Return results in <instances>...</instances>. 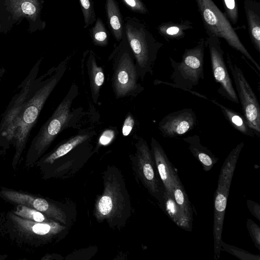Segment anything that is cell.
<instances>
[{
	"label": "cell",
	"mask_w": 260,
	"mask_h": 260,
	"mask_svg": "<svg viewBox=\"0 0 260 260\" xmlns=\"http://www.w3.org/2000/svg\"><path fill=\"white\" fill-rule=\"evenodd\" d=\"M71 58L68 56L56 67L34 78L14 124L11 143L16 147V157L21 155L49 96L63 76Z\"/></svg>",
	"instance_id": "obj_1"
},
{
	"label": "cell",
	"mask_w": 260,
	"mask_h": 260,
	"mask_svg": "<svg viewBox=\"0 0 260 260\" xmlns=\"http://www.w3.org/2000/svg\"><path fill=\"white\" fill-rule=\"evenodd\" d=\"M104 189L96 199L94 215L99 221H106L112 228L123 226L131 215L128 191L120 171L108 166L103 175Z\"/></svg>",
	"instance_id": "obj_2"
},
{
	"label": "cell",
	"mask_w": 260,
	"mask_h": 260,
	"mask_svg": "<svg viewBox=\"0 0 260 260\" xmlns=\"http://www.w3.org/2000/svg\"><path fill=\"white\" fill-rule=\"evenodd\" d=\"M78 93V86L73 84L66 95L32 140L28 152L29 158L36 159L42 155L63 129L71 127L77 122L82 109L73 110L72 105Z\"/></svg>",
	"instance_id": "obj_3"
},
{
	"label": "cell",
	"mask_w": 260,
	"mask_h": 260,
	"mask_svg": "<svg viewBox=\"0 0 260 260\" xmlns=\"http://www.w3.org/2000/svg\"><path fill=\"white\" fill-rule=\"evenodd\" d=\"M113 66L112 87L117 100L136 96L144 87L138 83L139 77L133 53L124 35L108 57Z\"/></svg>",
	"instance_id": "obj_4"
},
{
	"label": "cell",
	"mask_w": 260,
	"mask_h": 260,
	"mask_svg": "<svg viewBox=\"0 0 260 260\" xmlns=\"http://www.w3.org/2000/svg\"><path fill=\"white\" fill-rule=\"evenodd\" d=\"M124 35L134 55L140 78L153 75V68L163 44L157 41L146 25L135 17L124 18Z\"/></svg>",
	"instance_id": "obj_5"
},
{
	"label": "cell",
	"mask_w": 260,
	"mask_h": 260,
	"mask_svg": "<svg viewBox=\"0 0 260 260\" xmlns=\"http://www.w3.org/2000/svg\"><path fill=\"white\" fill-rule=\"evenodd\" d=\"M207 47V40L201 38L193 48L186 49L182 54L181 61L177 62L170 57L173 69L171 80L174 83L155 80L154 84H164L179 88L198 96L209 100L206 96L192 89L204 79V52Z\"/></svg>",
	"instance_id": "obj_6"
},
{
	"label": "cell",
	"mask_w": 260,
	"mask_h": 260,
	"mask_svg": "<svg viewBox=\"0 0 260 260\" xmlns=\"http://www.w3.org/2000/svg\"><path fill=\"white\" fill-rule=\"evenodd\" d=\"M244 145V142L242 141L232 150L225 159L219 173L217 187L214 196L213 237L215 259L220 257L221 234L230 188L236 165Z\"/></svg>",
	"instance_id": "obj_7"
},
{
	"label": "cell",
	"mask_w": 260,
	"mask_h": 260,
	"mask_svg": "<svg viewBox=\"0 0 260 260\" xmlns=\"http://www.w3.org/2000/svg\"><path fill=\"white\" fill-rule=\"evenodd\" d=\"M207 35L224 39L228 44L241 53L260 72V67L241 41L225 14L212 0H195Z\"/></svg>",
	"instance_id": "obj_8"
},
{
	"label": "cell",
	"mask_w": 260,
	"mask_h": 260,
	"mask_svg": "<svg viewBox=\"0 0 260 260\" xmlns=\"http://www.w3.org/2000/svg\"><path fill=\"white\" fill-rule=\"evenodd\" d=\"M136 152L129 155L132 169L137 178L162 208L164 188L159 178L151 149L147 142L139 138L135 143Z\"/></svg>",
	"instance_id": "obj_9"
},
{
	"label": "cell",
	"mask_w": 260,
	"mask_h": 260,
	"mask_svg": "<svg viewBox=\"0 0 260 260\" xmlns=\"http://www.w3.org/2000/svg\"><path fill=\"white\" fill-rule=\"evenodd\" d=\"M226 63L236 85L243 114L257 137L260 135V106L257 97L241 69L226 54Z\"/></svg>",
	"instance_id": "obj_10"
},
{
	"label": "cell",
	"mask_w": 260,
	"mask_h": 260,
	"mask_svg": "<svg viewBox=\"0 0 260 260\" xmlns=\"http://www.w3.org/2000/svg\"><path fill=\"white\" fill-rule=\"evenodd\" d=\"M208 36L207 47L209 51L213 76L219 84L217 92L226 100L239 104V101L224 60L220 38L213 35Z\"/></svg>",
	"instance_id": "obj_11"
},
{
	"label": "cell",
	"mask_w": 260,
	"mask_h": 260,
	"mask_svg": "<svg viewBox=\"0 0 260 260\" xmlns=\"http://www.w3.org/2000/svg\"><path fill=\"white\" fill-rule=\"evenodd\" d=\"M43 58H40L35 64L28 76L20 84L17 92L11 99L6 109L2 115L0 122V142L11 143L13 127L28 90L32 79L37 77Z\"/></svg>",
	"instance_id": "obj_12"
},
{
	"label": "cell",
	"mask_w": 260,
	"mask_h": 260,
	"mask_svg": "<svg viewBox=\"0 0 260 260\" xmlns=\"http://www.w3.org/2000/svg\"><path fill=\"white\" fill-rule=\"evenodd\" d=\"M197 118L191 108H184L165 116L158 123V129L167 138H176L192 130L196 126Z\"/></svg>",
	"instance_id": "obj_13"
},
{
	"label": "cell",
	"mask_w": 260,
	"mask_h": 260,
	"mask_svg": "<svg viewBox=\"0 0 260 260\" xmlns=\"http://www.w3.org/2000/svg\"><path fill=\"white\" fill-rule=\"evenodd\" d=\"M150 149L165 190L174 199V186L180 181L178 173L169 160L162 146L153 137L151 138Z\"/></svg>",
	"instance_id": "obj_14"
},
{
	"label": "cell",
	"mask_w": 260,
	"mask_h": 260,
	"mask_svg": "<svg viewBox=\"0 0 260 260\" xmlns=\"http://www.w3.org/2000/svg\"><path fill=\"white\" fill-rule=\"evenodd\" d=\"M3 194L13 202L33 208L37 211L45 213L47 215L62 223H67V215L60 208L49 203L45 199L34 198L14 191H4Z\"/></svg>",
	"instance_id": "obj_15"
},
{
	"label": "cell",
	"mask_w": 260,
	"mask_h": 260,
	"mask_svg": "<svg viewBox=\"0 0 260 260\" xmlns=\"http://www.w3.org/2000/svg\"><path fill=\"white\" fill-rule=\"evenodd\" d=\"M244 8L251 43L260 53V4L254 0H245Z\"/></svg>",
	"instance_id": "obj_16"
},
{
	"label": "cell",
	"mask_w": 260,
	"mask_h": 260,
	"mask_svg": "<svg viewBox=\"0 0 260 260\" xmlns=\"http://www.w3.org/2000/svg\"><path fill=\"white\" fill-rule=\"evenodd\" d=\"M86 54L91 96L93 103L96 104L100 96V89L105 80L104 73L102 68L97 63L94 52L92 50H86Z\"/></svg>",
	"instance_id": "obj_17"
},
{
	"label": "cell",
	"mask_w": 260,
	"mask_h": 260,
	"mask_svg": "<svg viewBox=\"0 0 260 260\" xmlns=\"http://www.w3.org/2000/svg\"><path fill=\"white\" fill-rule=\"evenodd\" d=\"M183 140L188 144V149L193 156L201 164L204 171L208 172L211 170L219 158L207 147L202 145L200 137L195 135L184 138Z\"/></svg>",
	"instance_id": "obj_18"
},
{
	"label": "cell",
	"mask_w": 260,
	"mask_h": 260,
	"mask_svg": "<svg viewBox=\"0 0 260 260\" xmlns=\"http://www.w3.org/2000/svg\"><path fill=\"white\" fill-rule=\"evenodd\" d=\"M95 134V133L94 132H81L64 141L44 158V163L52 164L55 160L65 155L79 145L89 140Z\"/></svg>",
	"instance_id": "obj_19"
},
{
	"label": "cell",
	"mask_w": 260,
	"mask_h": 260,
	"mask_svg": "<svg viewBox=\"0 0 260 260\" xmlns=\"http://www.w3.org/2000/svg\"><path fill=\"white\" fill-rule=\"evenodd\" d=\"M107 23L114 39L119 42L124 36V20L116 0H106Z\"/></svg>",
	"instance_id": "obj_20"
},
{
	"label": "cell",
	"mask_w": 260,
	"mask_h": 260,
	"mask_svg": "<svg viewBox=\"0 0 260 260\" xmlns=\"http://www.w3.org/2000/svg\"><path fill=\"white\" fill-rule=\"evenodd\" d=\"M6 5L16 19L25 17L35 21L41 11L39 0H7Z\"/></svg>",
	"instance_id": "obj_21"
},
{
	"label": "cell",
	"mask_w": 260,
	"mask_h": 260,
	"mask_svg": "<svg viewBox=\"0 0 260 260\" xmlns=\"http://www.w3.org/2000/svg\"><path fill=\"white\" fill-rule=\"evenodd\" d=\"M162 208L170 218L180 228L188 231H192V222L183 213L175 200L166 191L163 192Z\"/></svg>",
	"instance_id": "obj_22"
},
{
	"label": "cell",
	"mask_w": 260,
	"mask_h": 260,
	"mask_svg": "<svg viewBox=\"0 0 260 260\" xmlns=\"http://www.w3.org/2000/svg\"><path fill=\"white\" fill-rule=\"evenodd\" d=\"M210 101L220 108L224 117L233 128L247 136L251 137L256 136L255 132L249 126L243 115L225 107L215 100H211Z\"/></svg>",
	"instance_id": "obj_23"
},
{
	"label": "cell",
	"mask_w": 260,
	"mask_h": 260,
	"mask_svg": "<svg viewBox=\"0 0 260 260\" xmlns=\"http://www.w3.org/2000/svg\"><path fill=\"white\" fill-rule=\"evenodd\" d=\"M192 23L189 20L179 22H168L160 24L157 27L158 34L167 41L179 40L184 38L185 31L192 28Z\"/></svg>",
	"instance_id": "obj_24"
},
{
	"label": "cell",
	"mask_w": 260,
	"mask_h": 260,
	"mask_svg": "<svg viewBox=\"0 0 260 260\" xmlns=\"http://www.w3.org/2000/svg\"><path fill=\"white\" fill-rule=\"evenodd\" d=\"M173 195L178 207L189 221L192 222V208L181 181L175 185Z\"/></svg>",
	"instance_id": "obj_25"
},
{
	"label": "cell",
	"mask_w": 260,
	"mask_h": 260,
	"mask_svg": "<svg viewBox=\"0 0 260 260\" xmlns=\"http://www.w3.org/2000/svg\"><path fill=\"white\" fill-rule=\"evenodd\" d=\"M89 34L92 42L95 46L105 47L108 44V31L100 18L96 19L94 25L89 29Z\"/></svg>",
	"instance_id": "obj_26"
},
{
	"label": "cell",
	"mask_w": 260,
	"mask_h": 260,
	"mask_svg": "<svg viewBox=\"0 0 260 260\" xmlns=\"http://www.w3.org/2000/svg\"><path fill=\"white\" fill-rule=\"evenodd\" d=\"M84 22V27L87 28L96 20V14L92 0H79Z\"/></svg>",
	"instance_id": "obj_27"
},
{
	"label": "cell",
	"mask_w": 260,
	"mask_h": 260,
	"mask_svg": "<svg viewBox=\"0 0 260 260\" xmlns=\"http://www.w3.org/2000/svg\"><path fill=\"white\" fill-rule=\"evenodd\" d=\"M221 249L242 260H259V255H255L241 248L226 244L222 240L220 243Z\"/></svg>",
	"instance_id": "obj_28"
},
{
	"label": "cell",
	"mask_w": 260,
	"mask_h": 260,
	"mask_svg": "<svg viewBox=\"0 0 260 260\" xmlns=\"http://www.w3.org/2000/svg\"><path fill=\"white\" fill-rule=\"evenodd\" d=\"M224 9L225 15L233 24H237L239 18L237 0H221Z\"/></svg>",
	"instance_id": "obj_29"
},
{
	"label": "cell",
	"mask_w": 260,
	"mask_h": 260,
	"mask_svg": "<svg viewBox=\"0 0 260 260\" xmlns=\"http://www.w3.org/2000/svg\"><path fill=\"white\" fill-rule=\"evenodd\" d=\"M16 213L24 218L36 222H41L45 220V217L41 212L22 205L18 207Z\"/></svg>",
	"instance_id": "obj_30"
},
{
	"label": "cell",
	"mask_w": 260,
	"mask_h": 260,
	"mask_svg": "<svg viewBox=\"0 0 260 260\" xmlns=\"http://www.w3.org/2000/svg\"><path fill=\"white\" fill-rule=\"evenodd\" d=\"M246 227L255 246L260 250V227L250 218L247 219Z\"/></svg>",
	"instance_id": "obj_31"
},
{
	"label": "cell",
	"mask_w": 260,
	"mask_h": 260,
	"mask_svg": "<svg viewBox=\"0 0 260 260\" xmlns=\"http://www.w3.org/2000/svg\"><path fill=\"white\" fill-rule=\"evenodd\" d=\"M124 5L131 11L142 14L148 13L145 5L142 0H122Z\"/></svg>",
	"instance_id": "obj_32"
},
{
	"label": "cell",
	"mask_w": 260,
	"mask_h": 260,
	"mask_svg": "<svg viewBox=\"0 0 260 260\" xmlns=\"http://www.w3.org/2000/svg\"><path fill=\"white\" fill-rule=\"evenodd\" d=\"M115 132L112 129L104 131L99 139V145L106 146L109 144L114 139Z\"/></svg>",
	"instance_id": "obj_33"
},
{
	"label": "cell",
	"mask_w": 260,
	"mask_h": 260,
	"mask_svg": "<svg viewBox=\"0 0 260 260\" xmlns=\"http://www.w3.org/2000/svg\"><path fill=\"white\" fill-rule=\"evenodd\" d=\"M135 120L133 116L128 114L126 116L122 128V133L123 136H127L131 132L134 125Z\"/></svg>",
	"instance_id": "obj_34"
},
{
	"label": "cell",
	"mask_w": 260,
	"mask_h": 260,
	"mask_svg": "<svg viewBox=\"0 0 260 260\" xmlns=\"http://www.w3.org/2000/svg\"><path fill=\"white\" fill-rule=\"evenodd\" d=\"M247 206L250 212L257 220H260V205L251 200H247Z\"/></svg>",
	"instance_id": "obj_35"
},
{
	"label": "cell",
	"mask_w": 260,
	"mask_h": 260,
	"mask_svg": "<svg viewBox=\"0 0 260 260\" xmlns=\"http://www.w3.org/2000/svg\"><path fill=\"white\" fill-rule=\"evenodd\" d=\"M6 73V69L2 67H0V80L2 77Z\"/></svg>",
	"instance_id": "obj_36"
}]
</instances>
